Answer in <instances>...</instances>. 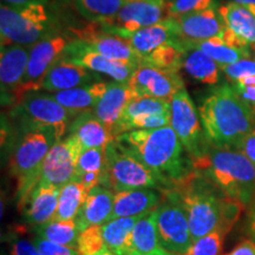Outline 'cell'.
<instances>
[{"label":"cell","instance_id":"1","mask_svg":"<svg viewBox=\"0 0 255 255\" xmlns=\"http://www.w3.org/2000/svg\"><path fill=\"white\" fill-rule=\"evenodd\" d=\"M115 139L155 173L163 186L174 188L193 170L190 158L184 157V148L170 126L149 130H131Z\"/></svg>","mask_w":255,"mask_h":255},{"label":"cell","instance_id":"2","mask_svg":"<svg viewBox=\"0 0 255 255\" xmlns=\"http://www.w3.org/2000/svg\"><path fill=\"white\" fill-rule=\"evenodd\" d=\"M201 123L209 143L219 148H237L245 136L255 130V114L232 85L215 87L199 108Z\"/></svg>","mask_w":255,"mask_h":255},{"label":"cell","instance_id":"3","mask_svg":"<svg viewBox=\"0 0 255 255\" xmlns=\"http://www.w3.org/2000/svg\"><path fill=\"white\" fill-rule=\"evenodd\" d=\"M190 162L194 170L229 199L245 207L255 199V165L241 151L210 144L208 150Z\"/></svg>","mask_w":255,"mask_h":255},{"label":"cell","instance_id":"4","mask_svg":"<svg viewBox=\"0 0 255 255\" xmlns=\"http://www.w3.org/2000/svg\"><path fill=\"white\" fill-rule=\"evenodd\" d=\"M174 188L182 197L193 241L216 229L223 233V216L229 197L218 187L193 169Z\"/></svg>","mask_w":255,"mask_h":255},{"label":"cell","instance_id":"5","mask_svg":"<svg viewBox=\"0 0 255 255\" xmlns=\"http://www.w3.org/2000/svg\"><path fill=\"white\" fill-rule=\"evenodd\" d=\"M58 141L60 139L51 128H34L26 130L14 146L9 157L8 170L17 181L19 207H23L27 196L37 186L44 159Z\"/></svg>","mask_w":255,"mask_h":255},{"label":"cell","instance_id":"6","mask_svg":"<svg viewBox=\"0 0 255 255\" xmlns=\"http://www.w3.org/2000/svg\"><path fill=\"white\" fill-rule=\"evenodd\" d=\"M53 32H57L56 19L46 4L0 6L1 47L12 44L32 46Z\"/></svg>","mask_w":255,"mask_h":255},{"label":"cell","instance_id":"7","mask_svg":"<svg viewBox=\"0 0 255 255\" xmlns=\"http://www.w3.org/2000/svg\"><path fill=\"white\" fill-rule=\"evenodd\" d=\"M102 186L115 191L157 188L161 183L155 173L122 143L114 139L105 149Z\"/></svg>","mask_w":255,"mask_h":255},{"label":"cell","instance_id":"8","mask_svg":"<svg viewBox=\"0 0 255 255\" xmlns=\"http://www.w3.org/2000/svg\"><path fill=\"white\" fill-rule=\"evenodd\" d=\"M161 194V202L156 208L159 245L170 253L184 255L194 241L182 197L176 188L162 189Z\"/></svg>","mask_w":255,"mask_h":255},{"label":"cell","instance_id":"9","mask_svg":"<svg viewBox=\"0 0 255 255\" xmlns=\"http://www.w3.org/2000/svg\"><path fill=\"white\" fill-rule=\"evenodd\" d=\"M73 40L72 36L57 31L31 46L26 72L12 98L14 103L28 92L40 91L49 70L62 58Z\"/></svg>","mask_w":255,"mask_h":255},{"label":"cell","instance_id":"10","mask_svg":"<svg viewBox=\"0 0 255 255\" xmlns=\"http://www.w3.org/2000/svg\"><path fill=\"white\" fill-rule=\"evenodd\" d=\"M170 127L176 132L189 158L199 157L208 150L210 143L201 123L199 110L184 88L170 100Z\"/></svg>","mask_w":255,"mask_h":255},{"label":"cell","instance_id":"11","mask_svg":"<svg viewBox=\"0 0 255 255\" xmlns=\"http://www.w3.org/2000/svg\"><path fill=\"white\" fill-rule=\"evenodd\" d=\"M17 104L26 130L51 128L55 130L59 139H63L75 119L72 114L62 107L52 96L41 91L28 92Z\"/></svg>","mask_w":255,"mask_h":255},{"label":"cell","instance_id":"12","mask_svg":"<svg viewBox=\"0 0 255 255\" xmlns=\"http://www.w3.org/2000/svg\"><path fill=\"white\" fill-rule=\"evenodd\" d=\"M167 2L151 0H126L120 12L107 23H100L109 33L127 38L142 28L167 18Z\"/></svg>","mask_w":255,"mask_h":255},{"label":"cell","instance_id":"13","mask_svg":"<svg viewBox=\"0 0 255 255\" xmlns=\"http://www.w3.org/2000/svg\"><path fill=\"white\" fill-rule=\"evenodd\" d=\"M82 149L77 137L70 133L57 142L44 159L38 183L63 187L72 181L77 171V159Z\"/></svg>","mask_w":255,"mask_h":255},{"label":"cell","instance_id":"14","mask_svg":"<svg viewBox=\"0 0 255 255\" xmlns=\"http://www.w3.org/2000/svg\"><path fill=\"white\" fill-rule=\"evenodd\" d=\"M75 39L84 41L87 45L100 55L116 62L130 63L138 65L141 58L126 38L109 33L100 23H90L85 27L72 30Z\"/></svg>","mask_w":255,"mask_h":255},{"label":"cell","instance_id":"15","mask_svg":"<svg viewBox=\"0 0 255 255\" xmlns=\"http://www.w3.org/2000/svg\"><path fill=\"white\" fill-rule=\"evenodd\" d=\"M128 84L138 97L148 96L167 101L184 88L183 79L178 73L164 71L142 62L137 65Z\"/></svg>","mask_w":255,"mask_h":255},{"label":"cell","instance_id":"16","mask_svg":"<svg viewBox=\"0 0 255 255\" xmlns=\"http://www.w3.org/2000/svg\"><path fill=\"white\" fill-rule=\"evenodd\" d=\"M63 57L84 66L97 75L102 73L120 83L129 82L132 72L137 68L136 64L116 62L107 58L90 49L84 41L78 39H75L70 44Z\"/></svg>","mask_w":255,"mask_h":255},{"label":"cell","instance_id":"17","mask_svg":"<svg viewBox=\"0 0 255 255\" xmlns=\"http://www.w3.org/2000/svg\"><path fill=\"white\" fill-rule=\"evenodd\" d=\"M174 20L177 40L181 45L218 37L226 28V24L216 8L195 12L171 18Z\"/></svg>","mask_w":255,"mask_h":255},{"label":"cell","instance_id":"18","mask_svg":"<svg viewBox=\"0 0 255 255\" xmlns=\"http://www.w3.org/2000/svg\"><path fill=\"white\" fill-rule=\"evenodd\" d=\"M98 81H101V78L97 73L65 57H62L49 70L40 91L53 94V92L69 90Z\"/></svg>","mask_w":255,"mask_h":255},{"label":"cell","instance_id":"19","mask_svg":"<svg viewBox=\"0 0 255 255\" xmlns=\"http://www.w3.org/2000/svg\"><path fill=\"white\" fill-rule=\"evenodd\" d=\"M138 97L135 91L129 87L128 83L110 82L103 97L98 102L94 110L96 116L100 119L105 128L115 138V131L122 120L124 110L133 98Z\"/></svg>","mask_w":255,"mask_h":255},{"label":"cell","instance_id":"20","mask_svg":"<svg viewBox=\"0 0 255 255\" xmlns=\"http://www.w3.org/2000/svg\"><path fill=\"white\" fill-rule=\"evenodd\" d=\"M31 46L12 45L2 46L0 51V84L2 96H11L13 98L25 72H26Z\"/></svg>","mask_w":255,"mask_h":255},{"label":"cell","instance_id":"21","mask_svg":"<svg viewBox=\"0 0 255 255\" xmlns=\"http://www.w3.org/2000/svg\"><path fill=\"white\" fill-rule=\"evenodd\" d=\"M161 199L162 194L150 188L117 191L115 193L114 208L109 221L119 218L141 216L157 208Z\"/></svg>","mask_w":255,"mask_h":255},{"label":"cell","instance_id":"22","mask_svg":"<svg viewBox=\"0 0 255 255\" xmlns=\"http://www.w3.org/2000/svg\"><path fill=\"white\" fill-rule=\"evenodd\" d=\"M60 187L38 183L24 202V212L31 225L40 226L52 221L58 208Z\"/></svg>","mask_w":255,"mask_h":255},{"label":"cell","instance_id":"23","mask_svg":"<svg viewBox=\"0 0 255 255\" xmlns=\"http://www.w3.org/2000/svg\"><path fill=\"white\" fill-rule=\"evenodd\" d=\"M115 193L103 186H97L89 191L87 200L76 218L81 233L91 226L104 225L109 221L114 208Z\"/></svg>","mask_w":255,"mask_h":255},{"label":"cell","instance_id":"24","mask_svg":"<svg viewBox=\"0 0 255 255\" xmlns=\"http://www.w3.org/2000/svg\"><path fill=\"white\" fill-rule=\"evenodd\" d=\"M108 88V83L98 81L91 84L82 85L69 90L58 91L50 94L62 107L77 117L83 113L94 111L98 102L103 97Z\"/></svg>","mask_w":255,"mask_h":255},{"label":"cell","instance_id":"25","mask_svg":"<svg viewBox=\"0 0 255 255\" xmlns=\"http://www.w3.org/2000/svg\"><path fill=\"white\" fill-rule=\"evenodd\" d=\"M127 40H129L130 45L141 60L150 55L157 47L170 41H178L174 20L171 18H165L157 24L138 30L130 34Z\"/></svg>","mask_w":255,"mask_h":255},{"label":"cell","instance_id":"26","mask_svg":"<svg viewBox=\"0 0 255 255\" xmlns=\"http://www.w3.org/2000/svg\"><path fill=\"white\" fill-rule=\"evenodd\" d=\"M69 133L77 137L83 148L105 149L115 139L94 111L75 117L70 124Z\"/></svg>","mask_w":255,"mask_h":255},{"label":"cell","instance_id":"27","mask_svg":"<svg viewBox=\"0 0 255 255\" xmlns=\"http://www.w3.org/2000/svg\"><path fill=\"white\" fill-rule=\"evenodd\" d=\"M182 46L186 49L182 66L184 71L191 78L196 79L202 84L212 85V87L218 84L220 81L221 66L214 59L210 58L207 53L200 50L199 47L193 45V44H187V45Z\"/></svg>","mask_w":255,"mask_h":255},{"label":"cell","instance_id":"28","mask_svg":"<svg viewBox=\"0 0 255 255\" xmlns=\"http://www.w3.org/2000/svg\"><path fill=\"white\" fill-rule=\"evenodd\" d=\"M226 26L248 45L255 46V14L246 5L231 1L218 8Z\"/></svg>","mask_w":255,"mask_h":255},{"label":"cell","instance_id":"29","mask_svg":"<svg viewBox=\"0 0 255 255\" xmlns=\"http://www.w3.org/2000/svg\"><path fill=\"white\" fill-rule=\"evenodd\" d=\"M139 216L119 218L102 225L103 238L108 250L117 255H133L132 229Z\"/></svg>","mask_w":255,"mask_h":255},{"label":"cell","instance_id":"30","mask_svg":"<svg viewBox=\"0 0 255 255\" xmlns=\"http://www.w3.org/2000/svg\"><path fill=\"white\" fill-rule=\"evenodd\" d=\"M131 240L133 255H148L161 250L156 222V209L139 216L133 226Z\"/></svg>","mask_w":255,"mask_h":255},{"label":"cell","instance_id":"31","mask_svg":"<svg viewBox=\"0 0 255 255\" xmlns=\"http://www.w3.org/2000/svg\"><path fill=\"white\" fill-rule=\"evenodd\" d=\"M89 191L90 190H88L81 182L75 180L60 187L58 208H57L53 221L76 220L85 200H87Z\"/></svg>","mask_w":255,"mask_h":255},{"label":"cell","instance_id":"32","mask_svg":"<svg viewBox=\"0 0 255 255\" xmlns=\"http://www.w3.org/2000/svg\"><path fill=\"white\" fill-rule=\"evenodd\" d=\"M126 0H75L77 12L89 23H107L120 12Z\"/></svg>","mask_w":255,"mask_h":255},{"label":"cell","instance_id":"33","mask_svg":"<svg viewBox=\"0 0 255 255\" xmlns=\"http://www.w3.org/2000/svg\"><path fill=\"white\" fill-rule=\"evenodd\" d=\"M37 237L55 244L77 248L79 231L75 220L68 221H50L36 227Z\"/></svg>","mask_w":255,"mask_h":255},{"label":"cell","instance_id":"34","mask_svg":"<svg viewBox=\"0 0 255 255\" xmlns=\"http://www.w3.org/2000/svg\"><path fill=\"white\" fill-rule=\"evenodd\" d=\"M184 51L186 49L178 41H170L157 47L150 55L144 57L141 62L164 71L178 73L183 66Z\"/></svg>","mask_w":255,"mask_h":255},{"label":"cell","instance_id":"35","mask_svg":"<svg viewBox=\"0 0 255 255\" xmlns=\"http://www.w3.org/2000/svg\"><path fill=\"white\" fill-rule=\"evenodd\" d=\"M193 45L199 47L203 52L207 53L210 58H213L220 66L228 65L244 58H250V50L238 49L226 44L219 36L210 38V39L194 43Z\"/></svg>","mask_w":255,"mask_h":255},{"label":"cell","instance_id":"36","mask_svg":"<svg viewBox=\"0 0 255 255\" xmlns=\"http://www.w3.org/2000/svg\"><path fill=\"white\" fill-rule=\"evenodd\" d=\"M170 113V101L161 100V98L148 97V96H139L128 104L124 110L122 120L120 121L119 128L122 123L135 119L142 115H152V114H169ZM116 128V130H117ZM116 133V131H115Z\"/></svg>","mask_w":255,"mask_h":255},{"label":"cell","instance_id":"37","mask_svg":"<svg viewBox=\"0 0 255 255\" xmlns=\"http://www.w3.org/2000/svg\"><path fill=\"white\" fill-rule=\"evenodd\" d=\"M107 248L102 225L91 226L79 233L76 248L79 255H96Z\"/></svg>","mask_w":255,"mask_h":255},{"label":"cell","instance_id":"38","mask_svg":"<svg viewBox=\"0 0 255 255\" xmlns=\"http://www.w3.org/2000/svg\"><path fill=\"white\" fill-rule=\"evenodd\" d=\"M218 0H170L165 6L167 18H178L181 15L216 8Z\"/></svg>","mask_w":255,"mask_h":255},{"label":"cell","instance_id":"39","mask_svg":"<svg viewBox=\"0 0 255 255\" xmlns=\"http://www.w3.org/2000/svg\"><path fill=\"white\" fill-rule=\"evenodd\" d=\"M226 235L216 229L191 244L184 255H221Z\"/></svg>","mask_w":255,"mask_h":255},{"label":"cell","instance_id":"40","mask_svg":"<svg viewBox=\"0 0 255 255\" xmlns=\"http://www.w3.org/2000/svg\"><path fill=\"white\" fill-rule=\"evenodd\" d=\"M105 149L83 148L77 159L76 176L84 173H90V171H100V173H103L105 165Z\"/></svg>","mask_w":255,"mask_h":255},{"label":"cell","instance_id":"41","mask_svg":"<svg viewBox=\"0 0 255 255\" xmlns=\"http://www.w3.org/2000/svg\"><path fill=\"white\" fill-rule=\"evenodd\" d=\"M221 70L232 83L245 77L255 76V59L244 58L238 62L221 66Z\"/></svg>","mask_w":255,"mask_h":255},{"label":"cell","instance_id":"42","mask_svg":"<svg viewBox=\"0 0 255 255\" xmlns=\"http://www.w3.org/2000/svg\"><path fill=\"white\" fill-rule=\"evenodd\" d=\"M232 87L240 100L255 114V76L239 79Z\"/></svg>","mask_w":255,"mask_h":255},{"label":"cell","instance_id":"43","mask_svg":"<svg viewBox=\"0 0 255 255\" xmlns=\"http://www.w3.org/2000/svg\"><path fill=\"white\" fill-rule=\"evenodd\" d=\"M33 241L41 255H79L76 248L55 244L39 237L34 238Z\"/></svg>","mask_w":255,"mask_h":255},{"label":"cell","instance_id":"44","mask_svg":"<svg viewBox=\"0 0 255 255\" xmlns=\"http://www.w3.org/2000/svg\"><path fill=\"white\" fill-rule=\"evenodd\" d=\"M9 255H41L34 241L27 239H14L8 246Z\"/></svg>","mask_w":255,"mask_h":255},{"label":"cell","instance_id":"45","mask_svg":"<svg viewBox=\"0 0 255 255\" xmlns=\"http://www.w3.org/2000/svg\"><path fill=\"white\" fill-rule=\"evenodd\" d=\"M237 150L241 151L255 165V130L248 133L238 143Z\"/></svg>","mask_w":255,"mask_h":255},{"label":"cell","instance_id":"46","mask_svg":"<svg viewBox=\"0 0 255 255\" xmlns=\"http://www.w3.org/2000/svg\"><path fill=\"white\" fill-rule=\"evenodd\" d=\"M221 39L225 41L226 44L231 45L233 47H238V49H246L250 50V45L245 40H242L238 34H235L231 28L226 26L225 30L222 31V33L219 36Z\"/></svg>","mask_w":255,"mask_h":255},{"label":"cell","instance_id":"47","mask_svg":"<svg viewBox=\"0 0 255 255\" xmlns=\"http://www.w3.org/2000/svg\"><path fill=\"white\" fill-rule=\"evenodd\" d=\"M102 174L100 171H90V173H84L75 177V181L81 182L83 186L88 190H91L92 188L100 186L102 183Z\"/></svg>","mask_w":255,"mask_h":255},{"label":"cell","instance_id":"48","mask_svg":"<svg viewBox=\"0 0 255 255\" xmlns=\"http://www.w3.org/2000/svg\"><path fill=\"white\" fill-rule=\"evenodd\" d=\"M225 255H255V241L245 240Z\"/></svg>","mask_w":255,"mask_h":255},{"label":"cell","instance_id":"49","mask_svg":"<svg viewBox=\"0 0 255 255\" xmlns=\"http://www.w3.org/2000/svg\"><path fill=\"white\" fill-rule=\"evenodd\" d=\"M47 0H1V4L8 6H27L32 4H46Z\"/></svg>","mask_w":255,"mask_h":255},{"label":"cell","instance_id":"50","mask_svg":"<svg viewBox=\"0 0 255 255\" xmlns=\"http://www.w3.org/2000/svg\"><path fill=\"white\" fill-rule=\"evenodd\" d=\"M248 229H250V233L252 235V240L255 241V210L252 213L250 218V223H248Z\"/></svg>","mask_w":255,"mask_h":255},{"label":"cell","instance_id":"51","mask_svg":"<svg viewBox=\"0 0 255 255\" xmlns=\"http://www.w3.org/2000/svg\"><path fill=\"white\" fill-rule=\"evenodd\" d=\"M148 255H177V254L170 253V252L165 251L164 248H161V250L156 251V252H154V253H151V254H148Z\"/></svg>","mask_w":255,"mask_h":255},{"label":"cell","instance_id":"52","mask_svg":"<svg viewBox=\"0 0 255 255\" xmlns=\"http://www.w3.org/2000/svg\"><path fill=\"white\" fill-rule=\"evenodd\" d=\"M232 1H234V2H238V4L246 5V6H250V5H255V0H232Z\"/></svg>","mask_w":255,"mask_h":255},{"label":"cell","instance_id":"53","mask_svg":"<svg viewBox=\"0 0 255 255\" xmlns=\"http://www.w3.org/2000/svg\"><path fill=\"white\" fill-rule=\"evenodd\" d=\"M96 255H117V254H115L114 252H111L110 250H104V251H102V252H100V253H97Z\"/></svg>","mask_w":255,"mask_h":255},{"label":"cell","instance_id":"54","mask_svg":"<svg viewBox=\"0 0 255 255\" xmlns=\"http://www.w3.org/2000/svg\"><path fill=\"white\" fill-rule=\"evenodd\" d=\"M248 7H250L251 11L253 12V13L255 14V5H250V6H248Z\"/></svg>","mask_w":255,"mask_h":255},{"label":"cell","instance_id":"55","mask_svg":"<svg viewBox=\"0 0 255 255\" xmlns=\"http://www.w3.org/2000/svg\"><path fill=\"white\" fill-rule=\"evenodd\" d=\"M151 1H157V2H165V0H151Z\"/></svg>","mask_w":255,"mask_h":255}]
</instances>
